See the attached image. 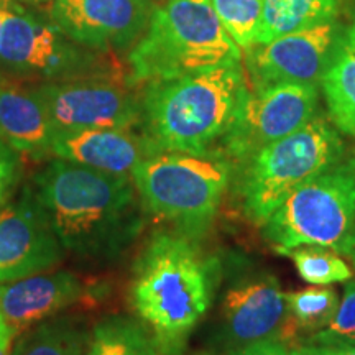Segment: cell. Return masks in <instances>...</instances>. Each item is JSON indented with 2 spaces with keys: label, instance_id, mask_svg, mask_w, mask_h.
Wrapping results in <instances>:
<instances>
[{
  "label": "cell",
  "instance_id": "cell-1",
  "mask_svg": "<svg viewBox=\"0 0 355 355\" xmlns=\"http://www.w3.org/2000/svg\"><path fill=\"white\" fill-rule=\"evenodd\" d=\"M33 189L63 250L83 260L114 259L140 230L128 176L55 158L37 173Z\"/></svg>",
  "mask_w": 355,
  "mask_h": 355
},
{
  "label": "cell",
  "instance_id": "cell-2",
  "mask_svg": "<svg viewBox=\"0 0 355 355\" xmlns=\"http://www.w3.org/2000/svg\"><path fill=\"white\" fill-rule=\"evenodd\" d=\"M214 266L193 239L158 232L133 265L130 303L159 352L175 355L211 306Z\"/></svg>",
  "mask_w": 355,
  "mask_h": 355
},
{
  "label": "cell",
  "instance_id": "cell-3",
  "mask_svg": "<svg viewBox=\"0 0 355 355\" xmlns=\"http://www.w3.org/2000/svg\"><path fill=\"white\" fill-rule=\"evenodd\" d=\"M248 91L241 64L148 83L141 128L162 152L217 155Z\"/></svg>",
  "mask_w": 355,
  "mask_h": 355
},
{
  "label": "cell",
  "instance_id": "cell-4",
  "mask_svg": "<svg viewBox=\"0 0 355 355\" xmlns=\"http://www.w3.org/2000/svg\"><path fill=\"white\" fill-rule=\"evenodd\" d=\"M242 51L217 19L211 0H165L128 51L132 86L241 64Z\"/></svg>",
  "mask_w": 355,
  "mask_h": 355
},
{
  "label": "cell",
  "instance_id": "cell-5",
  "mask_svg": "<svg viewBox=\"0 0 355 355\" xmlns=\"http://www.w3.org/2000/svg\"><path fill=\"white\" fill-rule=\"evenodd\" d=\"M232 163L219 155L158 152L132 171L145 209L196 239L209 229L232 180Z\"/></svg>",
  "mask_w": 355,
  "mask_h": 355
},
{
  "label": "cell",
  "instance_id": "cell-6",
  "mask_svg": "<svg viewBox=\"0 0 355 355\" xmlns=\"http://www.w3.org/2000/svg\"><path fill=\"white\" fill-rule=\"evenodd\" d=\"M261 227L277 254L318 245L354 260L355 152L300 186Z\"/></svg>",
  "mask_w": 355,
  "mask_h": 355
},
{
  "label": "cell",
  "instance_id": "cell-7",
  "mask_svg": "<svg viewBox=\"0 0 355 355\" xmlns=\"http://www.w3.org/2000/svg\"><path fill=\"white\" fill-rule=\"evenodd\" d=\"M343 158L344 141L322 117L261 148L243 163L241 196L247 217L261 227L291 193Z\"/></svg>",
  "mask_w": 355,
  "mask_h": 355
},
{
  "label": "cell",
  "instance_id": "cell-8",
  "mask_svg": "<svg viewBox=\"0 0 355 355\" xmlns=\"http://www.w3.org/2000/svg\"><path fill=\"white\" fill-rule=\"evenodd\" d=\"M0 66L8 73L58 81L109 71L87 48L66 37L50 17L13 2L0 33Z\"/></svg>",
  "mask_w": 355,
  "mask_h": 355
},
{
  "label": "cell",
  "instance_id": "cell-9",
  "mask_svg": "<svg viewBox=\"0 0 355 355\" xmlns=\"http://www.w3.org/2000/svg\"><path fill=\"white\" fill-rule=\"evenodd\" d=\"M112 71L44 81L35 87L56 133L141 125V96Z\"/></svg>",
  "mask_w": 355,
  "mask_h": 355
},
{
  "label": "cell",
  "instance_id": "cell-10",
  "mask_svg": "<svg viewBox=\"0 0 355 355\" xmlns=\"http://www.w3.org/2000/svg\"><path fill=\"white\" fill-rule=\"evenodd\" d=\"M316 107V84H275L248 91L217 155L230 163H245L261 148L306 125Z\"/></svg>",
  "mask_w": 355,
  "mask_h": 355
},
{
  "label": "cell",
  "instance_id": "cell-11",
  "mask_svg": "<svg viewBox=\"0 0 355 355\" xmlns=\"http://www.w3.org/2000/svg\"><path fill=\"white\" fill-rule=\"evenodd\" d=\"M153 0H51L48 17L87 50H128L141 38Z\"/></svg>",
  "mask_w": 355,
  "mask_h": 355
},
{
  "label": "cell",
  "instance_id": "cell-12",
  "mask_svg": "<svg viewBox=\"0 0 355 355\" xmlns=\"http://www.w3.org/2000/svg\"><path fill=\"white\" fill-rule=\"evenodd\" d=\"M32 186L0 211V285L48 272L63 257Z\"/></svg>",
  "mask_w": 355,
  "mask_h": 355
},
{
  "label": "cell",
  "instance_id": "cell-13",
  "mask_svg": "<svg viewBox=\"0 0 355 355\" xmlns=\"http://www.w3.org/2000/svg\"><path fill=\"white\" fill-rule=\"evenodd\" d=\"M337 38V25H319L254 44L247 51V71L254 89L275 84H318Z\"/></svg>",
  "mask_w": 355,
  "mask_h": 355
},
{
  "label": "cell",
  "instance_id": "cell-14",
  "mask_svg": "<svg viewBox=\"0 0 355 355\" xmlns=\"http://www.w3.org/2000/svg\"><path fill=\"white\" fill-rule=\"evenodd\" d=\"M162 152L144 132L132 128H86L56 133L53 157L117 176H128L144 159Z\"/></svg>",
  "mask_w": 355,
  "mask_h": 355
},
{
  "label": "cell",
  "instance_id": "cell-15",
  "mask_svg": "<svg viewBox=\"0 0 355 355\" xmlns=\"http://www.w3.org/2000/svg\"><path fill=\"white\" fill-rule=\"evenodd\" d=\"M84 295L86 286L78 275L66 270L43 272L0 285V318L19 337L37 324L60 316Z\"/></svg>",
  "mask_w": 355,
  "mask_h": 355
},
{
  "label": "cell",
  "instance_id": "cell-16",
  "mask_svg": "<svg viewBox=\"0 0 355 355\" xmlns=\"http://www.w3.org/2000/svg\"><path fill=\"white\" fill-rule=\"evenodd\" d=\"M225 332L237 347L279 339L286 321L285 291L270 275L229 288L222 301Z\"/></svg>",
  "mask_w": 355,
  "mask_h": 355
},
{
  "label": "cell",
  "instance_id": "cell-17",
  "mask_svg": "<svg viewBox=\"0 0 355 355\" xmlns=\"http://www.w3.org/2000/svg\"><path fill=\"white\" fill-rule=\"evenodd\" d=\"M56 132L35 89L0 78V140L32 158L50 157Z\"/></svg>",
  "mask_w": 355,
  "mask_h": 355
},
{
  "label": "cell",
  "instance_id": "cell-18",
  "mask_svg": "<svg viewBox=\"0 0 355 355\" xmlns=\"http://www.w3.org/2000/svg\"><path fill=\"white\" fill-rule=\"evenodd\" d=\"M319 83L332 123L355 137V21L337 38Z\"/></svg>",
  "mask_w": 355,
  "mask_h": 355
},
{
  "label": "cell",
  "instance_id": "cell-19",
  "mask_svg": "<svg viewBox=\"0 0 355 355\" xmlns=\"http://www.w3.org/2000/svg\"><path fill=\"white\" fill-rule=\"evenodd\" d=\"M337 12V0H263L261 24L255 44L332 24Z\"/></svg>",
  "mask_w": 355,
  "mask_h": 355
},
{
  "label": "cell",
  "instance_id": "cell-20",
  "mask_svg": "<svg viewBox=\"0 0 355 355\" xmlns=\"http://www.w3.org/2000/svg\"><path fill=\"white\" fill-rule=\"evenodd\" d=\"M89 337L74 318L55 316L20 334L10 355H86Z\"/></svg>",
  "mask_w": 355,
  "mask_h": 355
},
{
  "label": "cell",
  "instance_id": "cell-21",
  "mask_svg": "<svg viewBox=\"0 0 355 355\" xmlns=\"http://www.w3.org/2000/svg\"><path fill=\"white\" fill-rule=\"evenodd\" d=\"M286 321L279 340L286 345L300 334H314L321 331L334 318L339 308V295L331 286H309L285 293Z\"/></svg>",
  "mask_w": 355,
  "mask_h": 355
},
{
  "label": "cell",
  "instance_id": "cell-22",
  "mask_svg": "<svg viewBox=\"0 0 355 355\" xmlns=\"http://www.w3.org/2000/svg\"><path fill=\"white\" fill-rule=\"evenodd\" d=\"M158 345L141 324L123 316L97 322L89 337L86 355H158Z\"/></svg>",
  "mask_w": 355,
  "mask_h": 355
},
{
  "label": "cell",
  "instance_id": "cell-23",
  "mask_svg": "<svg viewBox=\"0 0 355 355\" xmlns=\"http://www.w3.org/2000/svg\"><path fill=\"white\" fill-rule=\"evenodd\" d=\"M278 254L291 259L300 278L309 285L329 286L332 283H347L354 278V272L347 261L331 248L301 245Z\"/></svg>",
  "mask_w": 355,
  "mask_h": 355
},
{
  "label": "cell",
  "instance_id": "cell-24",
  "mask_svg": "<svg viewBox=\"0 0 355 355\" xmlns=\"http://www.w3.org/2000/svg\"><path fill=\"white\" fill-rule=\"evenodd\" d=\"M217 19L241 50L255 44L261 24L263 0H211Z\"/></svg>",
  "mask_w": 355,
  "mask_h": 355
},
{
  "label": "cell",
  "instance_id": "cell-25",
  "mask_svg": "<svg viewBox=\"0 0 355 355\" xmlns=\"http://www.w3.org/2000/svg\"><path fill=\"white\" fill-rule=\"evenodd\" d=\"M311 345H355V279H349L344 298L326 327L309 337Z\"/></svg>",
  "mask_w": 355,
  "mask_h": 355
},
{
  "label": "cell",
  "instance_id": "cell-26",
  "mask_svg": "<svg viewBox=\"0 0 355 355\" xmlns=\"http://www.w3.org/2000/svg\"><path fill=\"white\" fill-rule=\"evenodd\" d=\"M19 178V159L17 152L0 140V211L6 206V201Z\"/></svg>",
  "mask_w": 355,
  "mask_h": 355
},
{
  "label": "cell",
  "instance_id": "cell-27",
  "mask_svg": "<svg viewBox=\"0 0 355 355\" xmlns=\"http://www.w3.org/2000/svg\"><path fill=\"white\" fill-rule=\"evenodd\" d=\"M227 355H291V350L279 339H263L241 345V347L230 350Z\"/></svg>",
  "mask_w": 355,
  "mask_h": 355
},
{
  "label": "cell",
  "instance_id": "cell-28",
  "mask_svg": "<svg viewBox=\"0 0 355 355\" xmlns=\"http://www.w3.org/2000/svg\"><path fill=\"white\" fill-rule=\"evenodd\" d=\"M316 355H355V345H313Z\"/></svg>",
  "mask_w": 355,
  "mask_h": 355
},
{
  "label": "cell",
  "instance_id": "cell-29",
  "mask_svg": "<svg viewBox=\"0 0 355 355\" xmlns=\"http://www.w3.org/2000/svg\"><path fill=\"white\" fill-rule=\"evenodd\" d=\"M13 337H15V334H13L10 327L3 322V319L0 318V355H10Z\"/></svg>",
  "mask_w": 355,
  "mask_h": 355
},
{
  "label": "cell",
  "instance_id": "cell-30",
  "mask_svg": "<svg viewBox=\"0 0 355 355\" xmlns=\"http://www.w3.org/2000/svg\"><path fill=\"white\" fill-rule=\"evenodd\" d=\"M13 2H15V0H0V33H2L3 21H6V17L7 13L10 12V7Z\"/></svg>",
  "mask_w": 355,
  "mask_h": 355
},
{
  "label": "cell",
  "instance_id": "cell-31",
  "mask_svg": "<svg viewBox=\"0 0 355 355\" xmlns=\"http://www.w3.org/2000/svg\"><path fill=\"white\" fill-rule=\"evenodd\" d=\"M291 355H316V354H314L313 345H300V347L291 350Z\"/></svg>",
  "mask_w": 355,
  "mask_h": 355
},
{
  "label": "cell",
  "instance_id": "cell-32",
  "mask_svg": "<svg viewBox=\"0 0 355 355\" xmlns=\"http://www.w3.org/2000/svg\"><path fill=\"white\" fill-rule=\"evenodd\" d=\"M17 2L24 3V6H40V3L50 2V0H17Z\"/></svg>",
  "mask_w": 355,
  "mask_h": 355
},
{
  "label": "cell",
  "instance_id": "cell-33",
  "mask_svg": "<svg viewBox=\"0 0 355 355\" xmlns=\"http://www.w3.org/2000/svg\"><path fill=\"white\" fill-rule=\"evenodd\" d=\"M354 261H355V259H354Z\"/></svg>",
  "mask_w": 355,
  "mask_h": 355
}]
</instances>
